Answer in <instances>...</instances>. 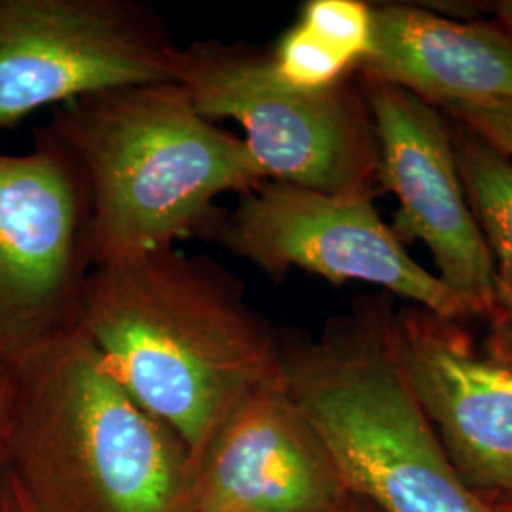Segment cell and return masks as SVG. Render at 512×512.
Here are the masks:
<instances>
[{"instance_id":"1","label":"cell","mask_w":512,"mask_h":512,"mask_svg":"<svg viewBox=\"0 0 512 512\" xmlns=\"http://www.w3.org/2000/svg\"><path fill=\"white\" fill-rule=\"evenodd\" d=\"M78 327L194 461L239 404L285 382L281 336L238 277L177 247L92 268Z\"/></svg>"},{"instance_id":"2","label":"cell","mask_w":512,"mask_h":512,"mask_svg":"<svg viewBox=\"0 0 512 512\" xmlns=\"http://www.w3.org/2000/svg\"><path fill=\"white\" fill-rule=\"evenodd\" d=\"M46 126L88 186L93 268L217 238L220 196L266 181L243 139L207 120L177 82L78 97Z\"/></svg>"},{"instance_id":"3","label":"cell","mask_w":512,"mask_h":512,"mask_svg":"<svg viewBox=\"0 0 512 512\" xmlns=\"http://www.w3.org/2000/svg\"><path fill=\"white\" fill-rule=\"evenodd\" d=\"M10 473L42 512H186L194 459L84 330L12 363Z\"/></svg>"},{"instance_id":"4","label":"cell","mask_w":512,"mask_h":512,"mask_svg":"<svg viewBox=\"0 0 512 512\" xmlns=\"http://www.w3.org/2000/svg\"><path fill=\"white\" fill-rule=\"evenodd\" d=\"M393 310L365 300L317 338H281L289 395L327 448L346 494L382 512H499L473 492L397 359Z\"/></svg>"},{"instance_id":"5","label":"cell","mask_w":512,"mask_h":512,"mask_svg":"<svg viewBox=\"0 0 512 512\" xmlns=\"http://www.w3.org/2000/svg\"><path fill=\"white\" fill-rule=\"evenodd\" d=\"M173 82L211 122L234 120L266 181L327 194H370L380 186V148L357 73L329 90L283 84L270 55L245 42L177 46Z\"/></svg>"},{"instance_id":"6","label":"cell","mask_w":512,"mask_h":512,"mask_svg":"<svg viewBox=\"0 0 512 512\" xmlns=\"http://www.w3.org/2000/svg\"><path fill=\"white\" fill-rule=\"evenodd\" d=\"M90 222L86 181L52 129L25 154L0 152V363L78 329Z\"/></svg>"},{"instance_id":"7","label":"cell","mask_w":512,"mask_h":512,"mask_svg":"<svg viewBox=\"0 0 512 512\" xmlns=\"http://www.w3.org/2000/svg\"><path fill=\"white\" fill-rule=\"evenodd\" d=\"M374 198L264 181L241 196L217 239L274 279L296 268L334 285L359 281L382 287L446 319H480L471 302L408 255Z\"/></svg>"},{"instance_id":"8","label":"cell","mask_w":512,"mask_h":512,"mask_svg":"<svg viewBox=\"0 0 512 512\" xmlns=\"http://www.w3.org/2000/svg\"><path fill=\"white\" fill-rule=\"evenodd\" d=\"M175 48L135 0H0V133L48 105L173 82Z\"/></svg>"},{"instance_id":"9","label":"cell","mask_w":512,"mask_h":512,"mask_svg":"<svg viewBox=\"0 0 512 512\" xmlns=\"http://www.w3.org/2000/svg\"><path fill=\"white\" fill-rule=\"evenodd\" d=\"M380 148V186L397 196L393 232L420 239L439 279L471 302L480 319L495 311L492 256L459 175L454 131L437 107L397 86L359 76Z\"/></svg>"},{"instance_id":"10","label":"cell","mask_w":512,"mask_h":512,"mask_svg":"<svg viewBox=\"0 0 512 512\" xmlns=\"http://www.w3.org/2000/svg\"><path fill=\"white\" fill-rule=\"evenodd\" d=\"M391 334L404 376L465 484L488 501L512 497V355L461 321L408 306Z\"/></svg>"},{"instance_id":"11","label":"cell","mask_w":512,"mask_h":512,"mask_svg":"<svg viewBox=\"0 0 512 512\" xmlns=\"http://www.w3.org/2000/svg\"><path fill=\"white\" fill-rule=\"evenodd\" d=\"M344 484L285 382L256 391L200 458L186 512H330Z\"/></svg>"},{"instance_id":"12","label":"cell","mask_w":512,"mask_h":512,"mask_svg":"<svg viewBox=\"0 0 512 512\" xmlns=\"http://www.w3.org/2000/svg\"><path fill=\"white\" fill-rule=\"evenodd\" d=\"M421 101L512 105V37L495 21H456L406 4L374 6L372 54L357 69Z\"/></svg>"},{"instance_id":"13","label":"cell","mask_w":512,"mask_h":512,"mask_svg":"<svg viewBox=\"0 0 512 512\" xmlns=\"http://www.w3.org/2000/svg\"><path fill=\"white\" fill-rule=\"evenodd\" d=\"M452 131L467 202L494 264L495 311L486 346L512 355V158L459 124Z\"/></svg>"},{"instance_id":"14","label":"cell","mask_w":512,"mask_h":512,"mask_svg":"<svg viewBox=\"0 0 512 512\" xmlns=\"http://www.w3.org/2000/svg\"><path fill=\"white\" fill-rule=\"evenodd\" d=\"M268 55L275 76L296 90H329L357 73L349 59L332 50L300 21L281 35Z\"/></svg>"},{"instance_id":"15","label":"cell","mask_w":512,"mask_h":512,"mask_svg":"<svg viewBox=\"0 0 512 512\" xmlns=\"http://www.w3.org/2000/svg\"><path fill=\"white\" fill-rule=\"evenodd\" d=\"M298 21L357 69L372 54L374 6L363 0H308Z\"/></svg>"},{"instance_id":"16","label":"cell","mask_w":512,"mask_h":512,"mask_svg":"<svg viewBox=\"0 0 512 512\" xmlns=\"http://www.w3.org/2000/svg\"><path fill=\"white\" fill-rule=\"evenodd\" d=\"M440 110L450 114L456 124L473 131L476 137L512 158V105L458 103Z\"/></svg>"},{"instance_id":"17","label":"cell","mask_w":512,"mask_h":512,"mask_svg":"<svg viewBox=\"0 0 512 512\" xmlns=\"http://www.w3.org/2000/svg\"><path fill=\"white\" fill-rule=\"evenodd\" d=\"M12 366L0 363V484L10 471V425H12Z\"/></svg>"},{"instance_id":"18","label":"cell","mask_w":512,"mask_h":512,"mask_svg":"<svg viewBox=\"0 0 512 512\" xmlns=\"http://www.w3.org/2000/svg\"><path fill=\"white\" fill-rule=\"evenodd\" d=\"M0 512H42L10 471L0 484Z\"/></svg>"},{"instance_id":"19","label":"cell","mask_w":512,"mask_h":512,"mask_svg":"<svg viewBox=\"0 0 512 512\" xmlns=\"http://www.w3.org/2000/svg\"><path fill=\"white\" fill-rule=\"evenodd\" d=\"M492 10L495 14V23H499L512 37V0L495 2Z\"/></svg>"},{"instance_id":"20","label":"cell","mask_w":512,"mask_h":512,"mask_svg":"<svg viewBox=\"0 0 512 512\" xmlns=\"http://www.w3.org/2000/svg\"><path fill=\"white\" fill-rule=\"evenodd\" d=\"M330 512H376V509L355 495H346Z\"/></svg>"},{"instance_id":"21","label":"cell","mask_w":512,"mask_h":512,"mask_svg":"<svg viewBox=\"0 0 512 512\" xmlns=\"http://www.w3.org/2000/svg\"><path fill=\"white\" fill-rule=\"evenodd\" d=\"M495 505V509L499 512H512V497H505V499H497L492 501Z\"/></svg>"}]
</instances>
